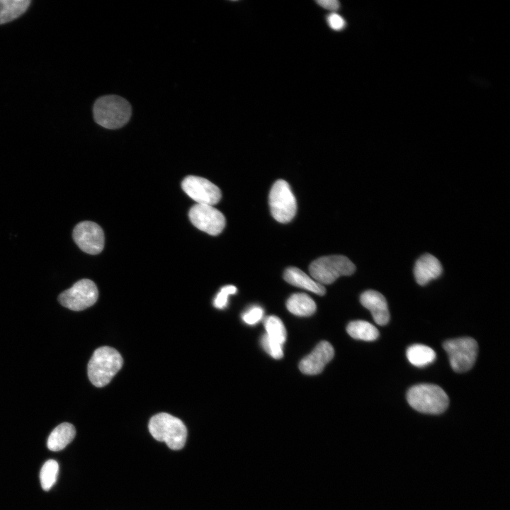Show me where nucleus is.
Segmentation results:
<instances>
[{
    "mask_svg": "<svg viewBox=\"0 0 510 510\" xmlns=\"http://www.w3.org/2000/svg\"><path fill=\"white\" fill-rule=\"evenodd\" d=\"M132 108L130 103L117 95L99 97L93 106L95 122L109 130H115L126 125L130 119Z\"/></svg>",
    "mask_w": 510,
    "mask_h": 510,
    "instance_id": "nucleus-1",
    "label": "nucleus"
},
{
    "mask_svg": "<svg viewBox=\"0 0 510 510\" xmlns=\"http://www.w3.org/2000/svg\"><path fill=\"white\" fill-rule=\"evenodd\" d=\"M123 363L121 355L115 348L109 346L97 348L88 363L89 380L96 387H104L120 370Z\"/></svg>",
    "mask_w": 510,
    "mask_h": 510,
    "instance_id": "nucleus-2",
    "label": "nucleus"
},
{
    "mask_svg": "<svg viewBox=\"0 0 510 510\" xmlns=\"http://www.w3.org/2000/svg\"><path fill=\"white\" fill-rule=\"evenodd\" d=\"M407 400L415 410L431 414L443 412L449 404L448 397L441 387L427 383L410 387L407 394Z\"/></svg>",
    "mask_w": 510,
    "mask_h": 510,
    "instance_id": "nucleus-3",
    "label": "nucleus"
},
{
    "mask_svg": "<svg viewBox=\"0 0 510 510\" xmlns=\"http://www.w3.org/2000/svg\"><path fill=\"white\" fill-rule=\"evenodd\" d=\"M148 428L153 438L166 443L172 450H180L186 443V426L181 419L169 414L162 412L154 415L149 421Z\"/></svg>",
    "mask_w": 510,
    "mask_h": 510,
    "instance_id": "nucleus-4",
    "label": "nucleus"
},
{
    "mask_svg": "<svg viewBox=\"0 0 510 510\" xmlns=\"http://www.w3.org/2000/svg\"><path fill=\"white\" fill-rule=\"evenodd\" d=\"M356 266L347 257L332 255L314 260L309 267L312 278L319 284H331L341 276H350Z\"/></svg>",
    "mask_w": 510,
    "mask_h": 510,
    "instance_id": "nucleus-5",
    "label": "nucleus"
},
{
    "mask_svg": "<svg viewBox=\"0 0 510 510\" xmlns=\"http://www.w3.org/2000/svg\"><path fill=\"white\" fill-rule=\"evenodd\" d=\"M268 203L272 216L279 222H288L295 215L296 199L289 184L284 180L274 183L269 193Z\"/></svg>",
    "mask_w": 510,
    "mask_h": 510,
    "instance_id": "nucleus-6",
    "label": "nucleus"
},
{
    "mask_svg": "<svg viewBox=\"0 0 510 510\" xmlns=\"http://www.w3.org/2000/svg\"><path fill=\"white\" fill-rule=\"evenodd\" d=\"M451 368L455 372H466L473 366L477 355V341L470 337L449 339L443 343Z\"/></svg>",
    "mask_w": 510,
    "mask_h": 510,
    "instance_id": "nucleus-7",
    "label": "nucleus"
},
{
    "mask_svg": "<svg viewBox=\"0 0 510 510\" xmlns=\"http://www.w3.org/2000/svg\"><path fill=\"white\" fill-rule=\"evenodd\" d=\"M98 292L96 284L89 279H81L58 297L60 303L74 311L84 310L97 300Z\"/></svg>",
    "mask_w": 510,
    "mask_h": 510,
    "instance_id": "nucleus-8",
    "label": "nucleus"
},
{
    "mask_svg": "<svg viewBox=\"0 0 510 510\" xmlns=\"http://www.w3.org/2000/svg\"><path fill=\"white\" fill-rule=\"evenodd\" d=\"M191 223L201 231L210 235H217L225 226L223 214L212 205L196 204L189 210Z\"/></svg>",
    "mask_w": 510,
    "mask_h": 510,
    "instance_id": "nucleus-9",
    "label": "nucleus"
},
{
    "mask_svg": "<svg viewBox=\"0 0 510 510\" xmlns=\"http://www.w3.org/2000/svg\"><path fill=\"white\" fill-rule=\"evenodd\" d=\"M73 239L83 251L89 254H98L104 247L103 231L94 222L84 221L77 224L73 230Z\"/></svg>",
    "mask_w": 510,
    "mask_h": 510,
    "instance_id": "nucleus-10",
    "label": "nucleus"
},
{
    "mask_svg": "<svg viewBox=\"0 0 510 510\" xmlns=\"http://www.w3.org/2000/svg\"><path fill=\"white\" fill-rule=\"evenodd\" d=\"M184 192L197 204L213 205L221 199V191L214 183L206 178L188 176L181 183Z\"/></svg>",
    "mask_w": 510,
    "mask_h": 510,
    "instance_id": "nucleus-11",
    "label": "nucleus"
},
{
    "mask_svg": "<svg viewBox=\"0 0 510 510\" xmlns=\"http://www.w3.org/2000/svg\"><path fill=\"white\" fill-rule=\"evenodd\" d=\"M334 350L330 343L321 341L314 349L303 358L299 364L300 370L304 374L316 375L321 373L324 366L332 359Z\"/></svg>",
    "mask_w": 510,
    "mask_h": 510,
    "instance_id": "nucleus-12",
    "label": "nucleus"
},
{
    "mask_svg": "<svg viewBox=\"0 0 510 510\" xmlns=\"http://www.w3.org/2000/svg\"><path fill=\"white\" fill-rule=\"evenodd\" d=\"M363 306L370 311L375 323L385 325L390 319V313L385 298L379 292L369 290L360 297Z\"/></svg>",
    "mask_w": 510,
    "mask_h": 510,
    "instance_id": "nucleus-13",
    "label": "nucleus"
},
{
    "mask_svg": "<svg viewBox=\"0 0 510 510\" xmlns=\"http://www.w3.org/2000/svg\"><path fill=\"white\" fill-rule=\"evenodd\" d=\"M442 271L440 261L434 256L425 254L416 261L414 274L416 283L420 285H425L439 277Z\"/></svg>",
    "mask_w": 510,
    "mask_h": 510,
    "instance_id": "nucleus-14",
    "label": "nucleus"
},
{
    "mask_svg": "<svg viewBox=\"0 0 510 510\" xmlns=\"http://www.w3.org/2000/svg\"><path fill=\"white\" fill-rule=\"evenodd\" d=\"M285 281L296 287L311 291L319 295H324V287L295 267L288 268L283 275Z\"/></svg>",
    "mask_w": 510,
    "mask_h": 510,
    "instance_id": "nucleus-15",
    "label": "nucleus"
},
{
    "mask_svg": "<svg viewBox=\"0 0 510 510\" xmlns=\"http://www.w3.org/2000/svg\"><path fill=\"white\" fill-rule=\"evenodd\" d=\"M75 434L76 430L72 424H60L50 434L47 447L52 451L61 450L74 439Z\"/></svg>",
    "mask_w": 510,
    "mask_h": 510,
    "instance_id": "nucleus-16",
    "label": "nucleus"
},
{
    "mask_svg": "<svg viewBox=\"0 0 510 510\" xmlns=\"http://www.w3.org/2000/svg\"><path fill=\"white\" fill-rule=\"evenodd\" d=\"M287 309L297 316H310L316 311L314 300L305 293L293 294L286 302Z\"/></svg>",
    "mask_w": 510,
    "mask_h": 510,
    "instance_id": "nucleus-17",
    "label": "nucleus"
},
{
    "mask_svg": "<svg viewBox=\"0 0 510 510\" xmlns=\"http://www.w3.org/2000/svg\"><path fill=\"white\" fill-rule=\"evenodd\" d=\"M29 0H0V25L21 16L28 9Z\"/></svg>",
    "mask_w": 510,
    "mask_h": 510,
    "instance_id": "nucleus-18",
    "label": "nucleus"
},
{
    "mask_svg": "<svg viewBox=\"0 0 510 510\" xmlns=\"http://www.w3.org/2000/svg\"><path fill=\"white\" fill-rule=\"evenodd\" d=\"M406 355L409 363L416 367H424L436 358V353L431 347L419 344L409 346Z\"/></svg>",
    "mask_w": 510,
    "mask_h": 510,
    "instance_id": "nucleus-19",
    "label": "nucleus"
},
{
    "mask_svg": "<svg viewBox=\"0 0 510 510\" xmlns=\"http://www.w3.org/2000/svg\"><path fill=\"white\" fill-rule=\"evenodd\" d=\"M346 331L353 339L367 341H374L379 336L377 328L370 322L363 320L349 322Z\"/></svg>",
    "mask_w": 510,
    "mask_h": 510,
    "instance_id": "nucleus-20",
    "label": "nucleus"
},
{
    "mask_svg": "<svg viewBox=\"0 0 510 510\" xmlns=\"http://www.w3.org/2000/svg\"><path fill=\"white\" fill-rule=\"evenodd\" d=\"M264 325L266 334L280 344H283L286 340V330L285 326L279 317L276 316H268L266 317Z\"/></svg>",
    "mask_w": 510,
    "mask_h": 510,
    "instance_id": "nucleus-21",
    "label": "nucleus"
},
{
    "mask_svg": "<svg viewBox=\"0 0 510 510\" xmlns=\"http://www.w3.org/2000/svg\"><path fill=\"white\" fill-rule=\"evenodd\" d=\"M58 464L54 460H47L40 471V482L44 490L48 491L55 484L58 472Z\"/></svg>",
    "mask_w": 510,
    "mask_h": 510,
    "instance_id": "nucleus-22",
    "label": "nucleus"
},
{
    "mask_svg": "<svg viewBox=\"0 0 510 510\" xmlns=\"http://www.w3.org/2000/svg\"><path fill=\"white\" fill-rule=\"evenodd\" d=\"M261 346L264 351L275 359H280L283 356L282 344L270 338L266 334L261 339Z\"/></svg>",
    "mask_w": 510,
    "mask_h": 510,
    "instance_id": "nucleus-23",
    "label": "nucleus"
},
{
    "mask_svg": "<svg viewBox=\"0 0 510 510\" xmlns=\"http://www.w3.org/2000/svg\"><path fill=\"white\" fill-rule=\"evenodd\" d=\"M236 292V287L232 285L222 288L214 300V306L218 309L224 308L227 304L228 296L234 294Z\"/></svg>",
    "mask_w": 510,
    "mask_h": 510,
    "instance_id": "nucleus-24",
    "label": "nucleus"
},
{
    "mask_svg": "<svg viewBox=\"0 0 510 510\" xmlns=\"http://www.w3.org/2000/svg\"><path fill=\"white\" fill-rule=\"evenodd\" d=\"M264 311L260 307H254L242 315L243 321L248 324H254L261 320Z\"/></svg>",
    "mask_w": 510,
    "mask_h": 510,
    "instance_id": "nucleus-25",
    "label": "nucleus"
},
{
    "mask_svg": "<svg viewBox=\"0 0 510 510\" xmlns=\"http://www.w3.org/2000/svg\"><path fill=\"white\" fill-rule=\"evenodd\" d=\"M327 21L329 27L334 30H341L346 26L345 20L336 13L328 15Z\"/></svg>",
    "mask_w": 510,
    "mask_h": 510,
    "instance_id": "nucleus-26",
    "label": "nucleus"
},
{
    "mask_svg": "<svg viewBox=\"0 0 510 510\" xmlns=\"http://www.w3.org/2000/svg\"><path fill=\"white\" fill-rule=\"evenodd\" d=\"M317 4L321 7L332 11H337L340 6V4L336 0H319L317 1Z\"/></svg>",
    "mask_w": 510,
    "mask_h": 510,
    "instance_id": "nucleus-27",
    "label": "nucleus"
}]
</instances>
